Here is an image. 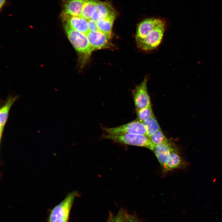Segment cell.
I'll list each match as a JSON object with an SVG mask.
<instances>
[{
	"mask_svg": "<svg viewBox=\"0 0 222 222\" xmlns=\"http://www.w3.org/2000/svg\"><path fill=\"white\" fill-rule=\"evenodd\" d=\"M130 222H141L137 218L134 216L130 215Z\"/></svg>",
	"mask_w": 222,
	"mask_h": 222,
	"instance_id": "7402d4cb",
	"label": "cell"
},
{
	"mask_svg": "<svg viewBox=\"0 0 222 222\" xmlns=\"http://www.w3.org/2000/svg\"><path fill=\"white\" fill-rule=\"evenodd\" d=\"M102 137L103 139H110L117 143L144 147L152 151L154 146L149 138L144 135L132 134L116 135L102 134Z\"/></svg>",
	"mask_w": 222,
	"mask_h": 222,
	"instance_id": "7a4b0ae2",
	"label": "cell"
},
{
	"mask_svg": "<svg viewBox=\"0 0 222 222\" xmlns=\"http://www.w3.org/2000/svg\"><path fill=\"white\" fill-rule=\"evenodd\" d=\"M164 19L161 18H146L138 25L135 39L137 45L139 44L147 35Z\"/></svg>",
	"mask_w": 222,
	"mask_h": 222,
	"instance_id": "52a82bcc",
	"label": "cell"
},
{
	"mask_svg": "<svg viewBox=\"0 0 222 222\" xmlns=\"http://www.w3.org/2000/svg\"><path fill=\"white\" fill-rule=\"evenodd\" d=\"M114 15H117L116 12L110 2L99 1L90 19L96 22L100 19Z\"/></svg>",
	"mask_w": 222,
	"mask_h": 222,
	"instance_id": "8fae6325",
	"label": "cell"
},
{
	"mask_svg": "<svg viewBox=\"0 0 222 222\" xmlns=\"http://www.w3.org/2000/svg\"><path fill=\"white\" fill-rule=\"evenodd\" d=\"M18 95H9L4 104L0 109V142L4 129L7 122L9 111L12 105L19 98Z\"/></svg>",
	"mask_w": 222,
	"mask_h": 222,
	"instance_id": "30bf717a",
	"label": "cell"
},
{
	"mask_svg": "<svg viewBox=\"0 0 222 222\" xmlns=\"http://www.w3.org/2000/svg\"><path fill=\"white\" fill-rule=\"evenodd\" d=\"M84 0H63L62 12L68 14L81 16Z\"/></svg>",
	"mask_w": 222,
	"mask_h": 222,
	"instance_id": "4fadbf2b",
	"label": "cell"
},
{
	"mask_svg": "<svg viewBox=\"0 0 222 222\" xmlns=\"http://www.w3.org/2000/svg\"><path fill=\"white\" fill-rule=\"evenodd\" d=\"M88 25L89 31L95 32L99 30L96 21L88 20Z\"/></svg>",
	"mask_w": 222,
	"mask_h": 222,
	"instance_id": "44dd1931",
	"label": "cell"
},
{
	"mask_svg": "<svg viewBox=\"0 0 222 222\" xmlns=\"http://www.w3.org/2000/svg\"><path fill=\"white\" fill-rule=\"evenodd\" d=\"M152 143L155 146L168 141L161 129L153 133L149 137Z\"/></svg>",
	"mask_w": 222,
	"mask_h": 222,
	"instance_id": "ffe728a7",
	"label": "cell"
},
{
	"mask_svg": "<svg viewBox=\"0 0 222 222\" xmlns=\"http://www.w3.org/2000/svg\"><path fill=\"white\" fill-rule=\"evenodd\" d=\"M6 1V0H0V7L1 9L4 6Z\"/></svg>",
	"mask_w": 222,
	"mask_h": 222,
	"instance_id": "603a6c76",
	"label": "cell"
},
{
	"mask_svg": "<svg viewBox=\"0 0 222 222\" xmlns=\"http://www.w3.org/2000/svg\"><path fill=\"white\" fill-rule=\"evenodd\" d=\"M77 195L76 191L71 192L54 207L50 213L49 222H68L71 208Z\"/></svg>",
	"mask_w": 222,
	"mask_h": 222,
	"instance_id": "3957f363",
	"label": "cell"
},
{
	"mask_svg": "<svg viewBox=\"0 0 222 222\" xmlns=\"http://www.w3.org/2000/svg\"><path fill=\"white\" fill-rule=\"evenodd\" d=\"M67 37L75 49L83 58L86 60L89 57L92 50L86 35L64 25Z\"/></svg>",
	"mask_w": 222,
	"mask_h": 222,
	"instance_id": "6da1fadb",
	"label": "cell"
},
{
	"mask_svg": "<svg viewBox=\"0 0 222 222\" xmlns=\"http://www.w3.org/2000/svg\"><path fill=\"white\" fill-rule=\"evenodd\" d=\"M116 15L109 16L96 21L99 30L111 36L114 21Z\"/></svg>",
	"mask_w": 222,
	"mask_h": 222,
	"instance_id": "9a60e30c",
	"label": "cell"
},
{
	"mask_svg": "<svg viewBox=\"0 0 222 222\" xmlns=\"http://www.w3.org/2000/svg\"><path fill=\"white\" fill-rule=\"evenodd\" d=\"M136 112L137 120L142 122L154 114L151 105L136 111Z\"/></svg>",
	"mask_w": 222,
	"mask_h": 222,
	"instance_id": "d6986e66",
	"label": "cell"
},
{
	"mask_svg": "<svg viewBox=\"0 0 222 222\" xmlns=\"http://www.w3.org/2000/svg\"><path fill=\"white\" fill-rule=\"evenodd\" d=\"M101 126L103 132V134L116 135L132 134L147 136L146 130L145 125L143 122L137 120L112 128H108L102 125Z\"/></svg>",
	"mask_w": 222,
	"mask_h": 222,
	"instance_id": "277c9868",
	"label": "cell"
},
{
	"mask_svg": "<svg viewBox=\"0 0 222 222\" xmlns=\"http://www.w3.org/2000/svg\"><path fill=\"white\" fill-rule=\"evenodd\" d=\"M166 27V23L165 20L149 33L137 47L146 51L156 48L162 41Z\"/></svg>",
	"mask_w": 222,
	"mask_h": 222,
	"instance_id": "5b68a950",
	"label": "cell"
},
{
	"mask_svg": "<svg viewBox=\"0 0 222 222\" xmlns=\"http://www.w3.org/2000/svg\"><path fill=\"white\" fill-rule=\"evenodd\" d=\"M98 1V0H84L81 16L87 20L90 19Z\"/></svg>",
	"mask_w": 222,
	"mask_h": 222,
	"instance_id": "2e32d148",
	"label": "cell"
},
{
	"mask_svg": "<svg viewBox=\"0 0 222 222\" xmlns=\"http://www.w3.org/2000/svg\"><path fill=\"white\" fill-rule=\"evenodd\" d=\"M184 162L177 150L174 147L172 149L168 160L162 168L163 171H169L180 168L183 166Z\"/></svg>",
	"mask_w": 222,
	"mask_h": 222,
	"instance_id": "5bb4252c",
	"label": "cell"
},
{
	"mask_svg": "<svg viewBox=\"0 0 222 222\" xmlns=\"http://www.w3.org/2000/svg\"><path fill=\"white\" fill-rule=\"evenodd\" d=\"M86 35L93 51L108 48L111 45V36L99 30L95 32L89 31Z\"/></svg>",
	"mask_w": 222,
	"mask_h": 222,
	"instance_id": "ba28073f",
	"label": "cell"
},
{
	"mask_svg": "<svg viewBox=\"0 0 222 222\" xmlns=\"http://www.w3.org/2000/svg\"><path fill=\"white\" fill-rule=\"evenodd\" d=\"M130 216L125 210H120L116 215H110L106 222H130Z\"/></svg>",
	"mask_w": 222,
	"mask_h": 222,
	"instance_id": "ac0fdd59",
	"label": "cell"
},
{
	"mask_svg": "<svg viewBox=\"0 0 222 222\" xmlns=\"http://www.w3.org/2000/svg\"><path fill=\"white\" fill-rule=\"evenodd\" d=\"M174 147L169 141L154 146L153 151L162 168L166 162Z\"/></svg>",
	"mask_w": 222,
	"mask_h": 222,
	"instance_id": "7c38bea8",
	"label": "cell"
},
{
	"mask_svg": "<svg viewBox=\"0 0 222 222\" xmlns=\"http://www.w3.org/2000/svg\"><path fill=\"white\" fill-rule=\"evenodd\" d=\"M147 76L137 85L132 90V93L136 111L139 110L150 105V100L147 87Z\"/></svg>",
	"mask_w": 222,
	"mask_h": 222,
	"instance_id": "8992f818",
	"label": "cell"
},
{
	"mask_svg": "<svg viewBox=\"0 0 222 222\" xmlns=\"http://www.w3.org/2000/svg\"><path fill=\"white\" fill-rule=\"evenodd\" d=\"M142 122L146 128L147 136L148 137L154 132L161 129L154 114Z\"/></svg>",
	"mask_w": 222,
	"mask_h": 222,
	"instance_id": "e0dca14e",
	"label": "cell"
},
{
	"mask_svg": "<svg viewBox=\"0 0 222 222\" xmlns=\"http://www.w3.org/2000/svg\"><path fill=\"white\" fill-rule=\"evenodd\" d=\"M63 25L86 34L89 31L88 20L81 16L70 15L62 12L61 15Z\"/></svg>",
	"mask_w": 222,
	"mask_h": 222,
	"instance_id": "9c48e42d",
	"label": "cell"
}]
</instances>
